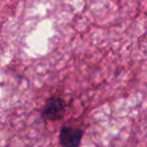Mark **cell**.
I'll return each mask as SVG.
<instances>
[{
	"mask_svg": "<svg viewBox=\"0 0 147 147\" xmlns=\"http://www.w3.org/2000/svg\"><path fill=\"white\" fill-rule=\"evenodd\" d=\"M67 112V103L61 97L51 96L47 99L42 109L40 111V116L45 121H59L63 118Z\"/></svg>",
	"mask_w": 147,
	"mask_h": 147,
	"instance_id": "cell-1",
	"label": "cell"
},
{
	"mask_svg": "<svg viewBox=\"0 0 147 147\" xmlns=\"http://www.w3.org/2000/svg\"><path fill=\"white\" fill-rule=\"evenodd\" d=\"M85 131L78 127L63 125L61 126L59 135V145L63 147H78L80 146L84 137Z\"/></svg>",
	"mask_w": 147,
	"mask_h": 147,
	"instance_id": "cell-2",
	"label": "cell"
}]
</instances>
